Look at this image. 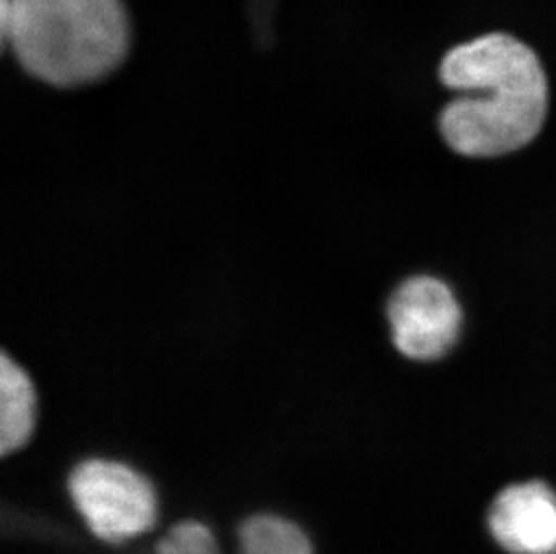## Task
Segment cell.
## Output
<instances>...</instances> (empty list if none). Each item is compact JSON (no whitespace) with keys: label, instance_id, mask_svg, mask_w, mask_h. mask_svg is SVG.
<instances>
[{"label":"cell","instance_id":"obj_1","mask_svg":"<svg viewBox=\"0 0 556 554\" xmlns=\"http://www.w3.org/2000/svg\"><path fill=\"white\" fill-rule=\"evenodd\" d=\"M438 76L459 92L440 114L441 136L459 155L501 158L541 134L549 106L546 68L514 33H479L452 46Z\"/></svg>","mask_w":556,"mask_h":554},{"label":"cell","instance_id":"obj_2","mask_svg":"<svg viewBox=\"0 0 556 554\" xmlns=\"http://www.w3.org/2000/svg\"><path fill=\"white\" fill-rule=\"evenodd\" d=\"M0 35L31 78L73 89L101 81L125 62L130 16L123 0H10Z\"/></svg>","mask_w":556,"mask_h":554},{"label":"cell","instance_id":"obj_3","mask_svg":"<svg viewBox=\"0 0 556 554\" xmlns=\"http://www.w3.org/2000/svg\"><path fill=\"white\" fill-rule=\"evenodd\" d=\"M67 490L90 533L106 544L130 542L157 522L155 488L122 461H81L68 476Z\"/></svg>","mask_w":556,"mask_h":554},{"label":"cell","instance_id":"obj_4","mask_svg":"<svg viewBox=\"0 0 556 554\" xmlns=\"http://www.w3.org/2000/svg\"><path fill=\"white\" fill-rule=\"evenodd\" d=\"M388 319L394 348L410 361H438L462 337V304L440 277L405 279L389 298Z\"/></svg>","mask_w":556,"mask_h":554},{"label":"cell","instance_id":"obj_5","mask_svg":"<svg viewBox=\"0 0 556 554\" xmlns=\"http://www.w3.org/2000/svg\"><path fill=\"white\" fill-rule=\"evenodd\" d=\"M490 531L515 554L556 553V495L541 482L506 488L490 509Z\"/></svg>","mask_w":556,"mask_h":554},{"label":"cell","instance_id":"obj_6","mask_svg":"<svg viewBox=\"0 0 556 554\" xmlns=\"http://www.w3.org/2000/svg\"><path fill=\"white\" fill-rule=\"evenodd\" d=\"M37 424V389L8 353L0 358V454H15L31 440Z\"/></svg>","mask_w":556,"mask_h":554},{"label":"cell","instance_id":"obj_7","mask_svg":"<svg viewBox=\"0 0 556 554\" xmlns=\"http://www.w3.org/2000/svg\"><path fill=\"white\" fill-rule=\"evenodd\" d=\"M237 554H314V545L298 524L262 513L240 524Z\"/></svg>","mask_w":556,"mask_h":554},{"label":"cell","instance_id":"obj_8","mask_svg":"<svg viewBox=\"0 0 556 554\" xmlns=\"http://www.w3.org/2000/svg\"><path fill=\"white\" fill-rule=\"evenodd\" d=\"M153 554H222V550L205 524L185 520L164 533Z\"/></svg>","mask_w":556,"mask_h":554}]
</instances>
